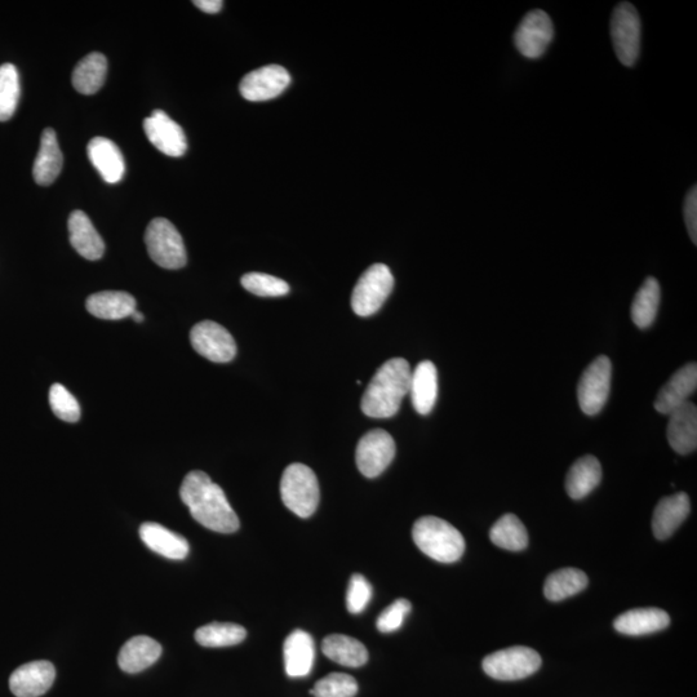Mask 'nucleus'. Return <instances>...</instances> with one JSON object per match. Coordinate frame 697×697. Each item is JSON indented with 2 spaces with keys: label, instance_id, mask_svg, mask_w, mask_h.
I'll use <instances>...</instances> for the list:
<instances>
[{
  "label": "nucleus",
  "instance_id": "obj_6",
  "mask_svg": "<svg viewBox=\"0 0 697 697\" xmlns=\"http://www.w3.org/2000/svg\"><path fill=\"white\" fill-rule=\"evenodd\" d=\"M394 288V277L388 266L375 264L359 278L352 295V308L359 317L379 312Z\"/></svg>",
  "mask_w": 697,
  "mask_h": 697
},
{
  "label": "nucleus",
  "instance_id": "obj_1",
  "mask_svg": "<svg viewBox=\"0 0 697 697\" xmlns=\"http://www.w3.org/2000/svg\"><path fill=\"white\" fill-rule=\"evenodd\" d=\"M180 497L195 521L208 530L219 534H234L239 530L241 523L223 488L212 482L206 473L194 470L186 475Z\"/></svg>",
  "mask_w": 697,
  "mask_h": 697
},
{
  "label": "nucleus",
  "instance_id": "obj_8",
  "mask_svg": "<svg viewBox=\"0 0 697 697\" xmlns=\"http://www.w3.org/2000/svg\"><path fill=\"white\" fill-rule=\"evenodd\" d=\"M641 33V19L636 8L630 3H620L612 13L611 38L621 64H636L641 50Z\"/></svg>",
  "mask_w": 697,
  "mask_h": 697
},
{
  "label": "nucleus",
  "instance_id": "obj_4",
  "mask_svg": "<svg viewBox=\"0 0 697 697\" xmlns=\"http://www.w3.org/2000/svg\"><path fill=\"white\" fill-rule=\"evenodd\" d=\"M281 496L286 508L297 517H312L319 504L317 475L309 466L291 464L283 473Z\"/></svg>",
  "mask_w": 697,
  "mask_h": 697
},
{
  "label": "nucleus",
  "instance_id": "obj_11",
  "mask_svg": "<svg viewBox=\"0 0 697 697\" xmlns=\"http://www.w3.org/2000/svg\"><path fill=\"white\" fill-rule=\"evenodd\" d=\"M190 343L195 352L211 362H230L237 355V344L232 334L216 322L204 321L195 324L190 332Z\"/></svg>",
  "mask_w": 697,
  "mask_h": 697
},
{
  "label": "nucleus",
  "instance_id": "obj_9",
  "mask_svg": "<svg viewBox=\"0 0 697 697\" xmlns=\"http://www.w3.org/2000/svg\"><path fill=\"white\" fill-rule=\"evenodd\" d=\"M612 364L601 355L586 370L577 385V399L585 415L599 414L610 395Z\"/></svg>",
  "mask_w": 697,
  "mask_h": 697
},
{
  "label": "nucleus",
  "instance_id": "obj_7",
  "mask_svg": "<svg viewBox=\"0 0 697 697\" xmlns=\"http://www.w3.org/2000/svg\"><path fill=\"white\" fill-rule=\"evenodd\" d=\"M541 656L530 647H510L494 652L483 660L487 676L497 681H519L541 668Z\"/></svg>",
  "mask_w": 697,
  "mask_h": 697
},
{
  "label": "nucleus",
  "instance_id": "obj_14",
  "mask_svg": "<svg viewBox=\"0 0 697 697\" xmlns=\"http://www.w3.org/2000/svg\"><path fill=\"white\" fill-rule=\"evenodd\" d=\"M144 131L155 148L168 157L180 158L188 150L184 130L162 110L145 119Z\"/></svg>",
  "mask_w": 697,
  "mask_h": 697
},
{
  "label": "nucleus",
  "instance_id": "obj_38",
  "mask_svg": "<svg viewBox=\"0 0 697 697\" xmlns=\"http://www.w3.org/2000/svg\"><path fill=\"white\" fill-rule=\"evenodd\" d=\"M50 405L57 417L66 423H77L81 419V406L77 398L61 384H53L50 389Z\"/></svg>",
  "mask_w": 697,
  "mask_h": 697
},
{
  "label": "nucleus",
  "instance_id": "obj_5",
  "mask_svg": "<svg viewBox=\"0 0 697 697\" xmlns=\"http://www.w3.org/2000/svg\"><path fill=\"white\" fill-rule=\"evenodd\" d=\"M150 259L164 269H181L186 265L185 244L175 225L162 217L154 219L145 233Z\"/></svg>",
  "mask_w": 697,
  "mask_h": 697
},
{
  "label": "nucleus",
  "instance_id": "obj_35",
  "mask_svg": "<svg viewBox=\"0 0 697 697\" xmlns=\"http://www.w3.org/2000/svg\"><path fill=\"white\" fill-rule=\"evenodd\" d=\"M20 75L16 66H0V122H7L16 113L20 100Z\"/></svg>",
  "mask_w": 697,
  "mask_h": 697
},
{
  "label": "nucleus",
  "instance_id": "obj_21",
  "mask_svg": "<svg viewBox=\"0 0 697 697\" xmlns=\"http://www.w3.org/2000/svg\"><path fill=\"white\" fill-rule=\"evenodd\" d=\"M88 158L99 171L102 179L109 184H117L126 172V163L118 146L105 137H95L87 146Z\"/></svg>",
  "mask_w": 697,
  "mask_h": 697
},
{
  "label": "nucleus",
  "instance_id": "obj_17",
  "mask_svg": "<svg viewBox=\"0 0 697 697\" xmlns=\"http://www.w3.org/2000/svg\"><path fill=\"white\" fill-rule=\"evenodd\" d=\"M668 441L677 454L688 455L697 447V408L687 402L669 415Z\"/></svg>",
  "mask_w": 697,
  "mask_h": 697
},
{
  "label": "nucleus",
  "instance_id": "obj_32",
  "mask_svg": "<svg viewBox=\"0 0 697 697\" xmlns=\"http://www.w3.org/2000/svg\"><path fill=\"white\" fill-rule=\"evenodd\" d=\"M660 297L659 282L655 278H647L634 297L632 310H630L633 322L636 323L637 327L647 328L655 322L657 312H659Z\"/></svg>",
  "mask_w": 697,
  "mask_h": 697
},
{
  "label": "nucleus",
  "instance_id": "obj_19",
  "mask_svg": "<svg viewBox=\"0 0 697 697\" xmlns=\"http://www.w3.org/2000/svg\"><path fill=\"white\" fill-rule=\"evenodd\" d=\"M284 668L288 677L304 678L312 672L315 660L313 637L297 629L286 638L283 646Z\"/></svg>",
  "mask_w": 697,
  "mask_h": 697
},
{
  "label": "nucleus",
  "instance_id": "obj_18",
  "mask_svg": "<svg viewBox=\"0 0 697 697\" xmlns=\"http://www.w3.org/2000/svg\"><path fill=\"white\" fill-rule=\"evenodd\" d=\"M690 497L685 492L664 497L657 504L652 517V530L657 540H667L686 521L690 514Z\"/></svg>",
  "mask_w": 697,
  "mask_h": 697
},
{
  "label": "nucleus",
  "instance_id": "obj_13",
  "mask_svg": "<svg viewBox=\"0 0 697 697\" xmlns=\"http://www.w3.org/2000/svg\"><path fill=\"white\" fill-rule=\"evenodd\" d=\"M290 83L291 75L283 66L269 65L247 74L242 79L239 91L247 101H268L281 96Z\"/></svg>",
  "mask_w": 697,
  "mask_h": 697
},
{
  "label": "nucleus",
  "instance_id": "obj_40",
  "mask_svg": "<svg viewBox=\"0 0 697 697\" xmlns=\"http://www.w3.org/2000/svg\"><path fill=\"white\" fill-rule=\"evenodd\" d=\"M412 610L410 601L405 598H399L392 603L388 608H385L383 614L377 619L376 627L381 633H392L398 630L405 623V619Z\"/></svg>",
  "mask_w": 697,
  "mask_h": 697
},
{
  "label": "nucleus",
  "instance_id": "obj_2",
  "mask_svg": "<svg viewBox=\"0 0 697 697\" xmlns=\"http://www.w3.org/2000/svg\"><path fill=\"white\" fill-rule=\"evenodd\" d=\"M411 374L406 359L393 358L385 362L363 395V414L372 419H389L397 415L403 399L410 393Z\"/></svg>",
  "mask_w": 697,
  "mask_h": 697
},
{
  "label": "nucleus",
  "instance_id": "obj_29",
  "mask_svg": "<svg viewBox=\"0 0 697 697\" xmlns=\"http://www.w3.org/2000/svg\"><path fill=\"white\" fill-rule=\"evenodd\" d=\"M322 651L328 659L343 667L361 668L368 661L366 646L358 639L343 634H332L324 638Z\"/></svg>",
  "mask_w": 697,
  "mask_h": 697
},
{
  "label": "nucleus",
  "instance_id": "obj_37",
  "mask_svg": "<svg viewBox=\"0 0 697 697\" xmlns=\"http://www.w3.org/2000/svg\"><path fill=\"white\" fill-rule=\"evenodd\" d=\"M241 283L244 290L260 297H281L290 292V284L286 281L264 273L244 274Z\"/></svg>",
  "mask_w": 697,
  "mask_h": 697
},
{
  "label": "nucleus",
  "instance_id": "obj_34",
  "mask_svg": "<svg viewBox=\"0 0 697 697\" xmlns=\"http://www.w3.org/2000/svg\"><path fill=\"white\" fill-rule=\"evenodd\" d=\"M246 637V629L232 623H212L204 625L195 632V641L208 648L239 645Z\"/></svg>",
  "mask_w": 697,
  "mask_h": 697
},
{
  "label": "nucleus",
  "instance_id": "obj_15",
  "mask_svg": "<svg viewBox=\"0 0 697 697\" xmlns=\"http://www.w3.org/2000/svg\"><path fill=\"white\" fill-rule=\"evenodd\" d=\"M56 669L50 661H33L12 673L10 688L16 697H39L53 685Z\"/></svg>",
  "mask_w": 697,
  "mask_h": 697
},
{
  "label": "nucleus",
  "instance_id": "obj_22",
  "mask_svg": "<svg viewBox=\"0 0 697 697\" xmlns=\"http://www.w3.org/2000/svg\"><path fill=\"white\" fill-rule=\"evenodd\" d=\"M670 616L660 608H634L616 617L614 627L625 636H646L667 629Z\"/></svg>",
  "mask_w": 697,
  "mask_h": 697
},
{
  "label": "nucleus",
  "instance_id": "obj_41",
  "mask_svg": "<svg viewBox=\"0 0 697 697\" xmlns=\"http://www.w3.org/2000/svg\"><path fill=\"white\" fill-rule=\"evenodd\" d=\"M685 219L691 241L697 242V189L696 186L687 194L685 203Z\"/></svg>",
  "mask_w": 697,
  "mask_h": 697
},
{
  "label": "nucleus",
  "instance_id": "obj_23",
  "mask_svg": "<svg viewBox=\"0 0 697 697\" xmlns=\"http://www.w3.org/2000/svg\"><path fill=\"white\" fill-rule=\"evenodd\" d=\"M412 406L417 414L432 412L438 398V372L435 364L424 361L417 364L411 374L410 393Z\"/></svg>",
  "mask_w": 697,
  "mask_h": 697
},
{
  "label": "nucleus",
  "instance_id": "obj_16",
  "mask_svg": "<svg viewBox=\"0 0 697 697\" xmlns=\"http://www.w3.org/2000/svg\"><path fill=\"white\" fill-rule=\"evenodd\" d=\"M697 366L696 363L687 364L670 377L667 384L660 389L655 399V410L659 414L670 415L677 408L690 402L688 398L696 392Z\"/></svg>",
  "mask_w": 697,
  "mask_h": 697
},
{
  "label": "nucleus",
  "instance_id": "obj_3",
  "mask_svg": "<svg viewBox=\"0 0 697 697\" xmlns=\"http://www.w3.org/2000/svg\"><path fill=\"white\" fill-rule=\"evenodd\" d=\"M412 537L417 548L437 562H457L465 552L463 535L441 518L429 516L417 519L412 528Z\"/></svg>",
  "mask_w": 697,
  "mask_h": 697
},
{
  "label": "nucleus",
  "instance_id": "obj_28",
  "mask_svg": "<svg viewBox=\"0 0 697 697\" xmlns=\"http://www.w3.org/2000/svg\"><path fill=\"white\" fill-rule=\"evenodd\" d=\"M602 479L601 463L594 456H584L571 466L566 478V491L571 499L581 500L596 490Z\"/></svg>",
  "mask_w": 697,
  "mask_h": 697
},
{
  "label": "nucleus",
  "instance_id": "obj_30",
  "mask_svg": "<svg viewBox=\"0 0 697 697\" xmlns=\"http://www.w3.org/2000/svg\"><path fill=\"white\" fill-rule=\"evenodd\" d=\"M108 75V60L99 52L90 53L73 71V86L82 95H93L101 90Z\"/></svg>",
  "mask_w": 697,
  "mask_h": 697
},
{
  "label": "nucleus",
  "instance_id": "obj_39",
  "mask_svg": "<svg viewBox=\"0 0 697 697\" xmlns=\"http://www.w3.org/2000/svg\"><path fill=\"white\" fill-rule=\"evenodd\" d=\"M372 597V586L368 583L366 577L355 574L350 579L348 596H346V605L350 614H361Z\"/></svg>",
  "mask_w": 697,
  "mask_h": 697
},
{
  "label": "nucleus",
  "instance_id": "obj_12",
  "mask_svg": "<svg viewBox=\"0 0 697 697\" xmlns=\"http://www.w3.org/2000/svg\"><path fill=\"white\" fill-rule=\"evenodd\" d=\"M554 37L553 22L544 11L527 13L519 24L514 43L517 50L527 59H539L548 50Z\"/></svg>",
  "mask_w": 697,
  "mask_h": 697
},
{
  "label": "nucleus",
  "instance_id": "obj_31",
  "mask_svg": "<svg viewBox=\"0 0 697 697\" xmlns=\"http://www.w3.org/2000/svg\"><path fill=\"white\" fill-rule=\"evenodd\" d=\"M588 584L589 579L585 572L577 568H562L548 576L544 585V594L549 601H565L583 592Z\"/></svg>",
  "mask_w": 697,
  "mask_h": 697
},
{
  "label": "nucleus",
  "instance_id": "obj_10",
  "mask_svg": "<svg viewBox=\"0 0 697 697\" xmlns=\"http://www.w3.org/2000/svg\"><path fill=\"white\" fill-rule=\"evenodd\" d=\"M395 456V442L383 429L364 434L357 446V466L364 477L376 478L384 472Z\"/></svg>",
  "mask_w": 697,
  "mask_h": 697
},
{
  "label": "nucleus",
  "instance_id": "obj_36",
  "mask_svg": "<svg viewBox=\"0 0 697 697\" xmlns=\"http://www.w3.org/2000/svg\"><path fill=\"white\" fill-rule=\"evenodd\" d=\"M357 694V681L344 673L328 674L310 690V695L314 697H355Z\"/></svg>",
  "mask_w": 697,
  "mask_h": 697
},
{
  "label": "nucleus",
  "instance_id": "obj_43",
  "mask_svg": "<svg viewBox=\"0 0 697 697\" xmlns=\"http://www.w3.org/2000/svg\"><path fill=\"white\" fill-rule=\"evenodd\" d=\"M131 318L137 323H142L145 321L144 314L140 313L137 309L132 313Z\"/></svg>",
  "mask_w": 697,
  "mask_h": 697
},
{
  "label": "nucleus",
  "instance_id": "obj_27",
  "mask_svg": "<svg viewBox=\"0 0 697 697\" xmlns=\"http://www.w3.org/2000/svg\"><path fill=\"white\" fill-rule=\"evenodd\" d=\"M64 157L57 142L56 132L46 128L42 133L41 148L33 167L35 182L42 186L51 185L59 177Z\"/></svg>",
  "mask_w": 697,
  "mask_h": 697
},
{
  "label": "nucleus",
  "instance_id": "obj_25",
  "mask_svg": "<svg viewBox=\"0 0 697 697\" xmlns=\"http://www.w3.org/2000/svg\"><path fill=\"white\" fill-rule=\"evenodd\" d=\"M162 655V646L155 639L133 637L122 647L118 655V665L123 672L136 674L152 667Z\"/></svg>",
  "mask_w": 697,
  "mask_h": 697
},
{
  "label": "nucleus",
  "instance_id": "obj_26",
  "mask_svg": "<svg viewBox=\"0 0 697 697\" xmlns=\"http://www.w3.org/2000/svg\"><path fill=\"white\" fill-rule=\"evenodd\" d=\"M135 297L122 291L93 293L86 301V308L93 317L106 321H119L131 317L136 310Z\"/></svg>",
  "mask_w": 697,
  "mask_h": 697
},
{
  "label": "nucleus",
  "instance_id": "obj_42",
  "mask_svg": "<svg viewBox=\"0 0 697 697\" xmlns=\"http://www.w3.org/2000/svg\"><path fill=\"white\" fill-rule=\"evenodd\" d=\"M194 6H197L199 10L210 13V15H215L223 10L224 2L221 0H195L193 2Z\"/></svg>",
  "mask_w": 697,
  "mask_h": 697
},
{
  "label": "nucleus",
  "instance_id": "obj_24",
  "mask_svg": "<svg viewBox=\"0 0 697 697\" xmlns=\"http://www.w3.org/2000/svg\"><path fill=\"white\" fill-rule=\"evenodd\" d=\"M140 537L144 544L159 556L175 559V561L188 557L190 550L188 540L158 523H144L140 527Z\"/></svg>",
  "mask_w": 697,
  "mask_h": 697
},
{
  "label": "nucleus",
  "instance_id": "obj_20",
  "mask_svg": "<svg viewBox=\"0 0 697 697\" xmlns=\"http://www.w3.org/2000/svg\"><path fill=\"white\" fill-rule=\"evenodd\" d=\"M70 243L74 250L90 261L100 260L104 256V239L93 226L90 217L83 211H74L69 217Z\"/></svg>",
  "mask_w": 697,
  "mask_h": 697
},
{
  "label": "nucleus",
  "instance_id": "obj_33",
  "mask_svg": "<svg viewBox=\"0 0 697 697\" xmlns=\"http://www.w3.org/2000/svg\"><path fill=\"white\" fill-rule=\"evenodd\" d=\"M492 543L510 552H521L528 545L525 525L514 514H505L492 526L490 531Z\"/></svg>",
  "mask_w": 697,
  "mask_h": 697
}]
</instances>
